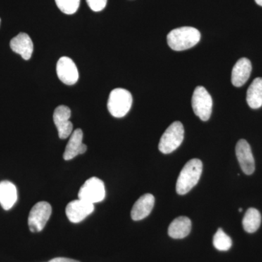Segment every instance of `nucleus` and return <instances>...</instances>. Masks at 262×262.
<instances>
[{
  "label": "nucleus",
  "mask_w": 262,
  "mask_h": 262,
  "mask_svg": "<svg viewBox=\"0 0 262 262\" xmlns=\"http://www.w3.org/2000/svg\"><path fill=\"white\" fill-rule=\"evenodd\" d=\"M201 32L194 27H184L173 29L168 33L167 42L175 51H182L194 47L200 42Z\"/></svg>",
  "instance_id": "obj_1"
},
{
  "label": "nucleus",
  "mask_w": 262,
  "mask_h": 262,
  "mask_svg": "<svg viewBox=\"0 0 262 262\" xmlns=\"http://www.w3.org/2000/svg\"><path fill=\"white\" fill-rule=\"evenodd\" d=\"M202 171L203 163L201 160L194 158L187 162L177 179V192L181 195L189 192L199 182Z\"/></svg>",
  "instance_id": "obj_2"
},
{
  "label": "nucleus",
  "mask_w": 262,
  "mask_h": 262,
  "mask_svg": "<svg viewBox=\"0 0 262 262\" xmlns=\"http://www.w3.org/2000/svg\"><path fill=\"white\" fill-rule=\"evenodd\" d=\"M132 95L127 90L114 89L108 96L107 108L110 113L117 118L125 117L132 106Z\"/></svg>",
  "instance_id": "obj_3"
},
{
  "label": "nucleus",
  "mask_w": 262,
  "mask_h": 262,
  "mask_svg": "<svg viewBox=\"0 0 262 262\" xmlns=\"http://www.w3.org/2000/svg\"><path fill=\"white\" fill-rule=\"evenodd\" d=\"M184 137V128L181 122H173L164 132L160 139L159 150L163 154H170L182 144Z\"/></svg>",
  "instance_id": "obj_4"
},
{
  "label": "nucleus",
  "mask_w": 262,
  "mask_h": 262,
  "mask_svg": "<svg viewBox=\"0 0 262 262\" xmlns=\"http://www.w3.org/2000/svg\"><path fill=\"white\" fill-rule=\"evenodd\" d=\"M192 106L194 114L203 121L209 120L212 113L213 100L211 95L203 86L194 89L192 98Z\"/></svg>",
  "instance_id": "obj_5"
},
{
  "label": "nucleus",
  "mask_w": 262,
  "mask_h": 262,
  "mask_svg": "<svg viewBox=\"0 0 262 262\" xmlns=\"http://www.w3.org/2000/svg\"><path fill=\"white\" fill-rule=\"evenodd\" d=\"M106 196L104 184L101 179L92 177L88 179L81 187L78 193L79 199L90 203H100Z\"/></svg>",
  "instance_id": "obj_6"
},
{
  "label": "nucleus",
  "mask_w": 262,
  "mask_h": 262,
  "mask_svg": "<svg viewBox=\"0 0 262 262\" xmlns=\"http://www.w3.org/2000/svg\"><path fill=\"white\" fill-rule=\"evenodd\" d=\"M52 213V207L47 202H39L29 213L28 225L32 232H41L46 227Z\"/></svg>",
  "instance_id": "obj_7"
},
{
  "label": "nucleus",
  "mask_w": 262,
  "mask_h": 262,
  "mask_svg": "<svg viewBox=\"0 0 262 262\" xmlns=\"http://www.w3.org/2000/svg\"><path fill=\"white\" fill-rule=\"evenodd\" d=\"M58 78L67 85H73L79 80V72L75 62L69 57H61L56 65Z\"/></svg>",
  "instance_id": "obj_8"
},
{
  "label": "nucleus",
  "mask_w": 262,
  "mask_h": 262,
  "mask_svg": "<svg viewBox=\"0 0 262 262\" xmlns=\"http://www.w3.org/2000/svg\"><path fill=\"white\" fill-rule=\"evenodd\" d=\"M94 211V204L82 200L70 202L66 208L67 218L72 223H80Z\"/></svg>",
  "instance_id": "obj_9"
},
{
  "label": "nucleus",
  "mask_w": 262,
  "mask_h": 262,
  "mask_svg": "<svg viewBox=\"0 0 262 262\" xmlns=\"http://www.w3.org/2000/svg\"><path fill=\"white\" fill-rule=\"evenodd\" d=\"M71 110L68 106L61 105L55 110L53 121L58 130L61 139H66L71 136L73 130V125L70 122Z\"/></svg>",
  "instance_id": "obj_10"
},
{
  "label": "nucleus",
  "mask_w": 262,
  "mask_h": 262,
  "mask_svg": "<svg viewBox=\"0 0 262 262\" xmlns=\"http://www.w3.org/2000/svg\"><path fill=\"white\" fill-rule=\"evenodd\" d=\"M236 156L243 171L246 175H251L255 170V160L251 146L245 139H241L235 148Z\"/></svg>",
  "instance_id": "obj_11"
},
{
  "label": "nucleus",
  "mask_w": 262,
  "mask_h": 262,
  "mask_svg": "<svg viewBox=\"0 0 262 262\" xmlns=\"http://www.w3.org/2000/svg\"><path fill=\"white\" fill-rule=\"evenodd\" d=\"M83 133L81 129H76L71 134L70 140L66 146L63 159L70 160L76 158L77 155H82L87 151V146L82 143Z\"/></svg>",
  "instance_id": "obj_12"
},
{
  "label": "nucleus",
  "mask_w": 262,
  "mask_h": 262,
  "mask_svg": "<svg viewBox=\"0 0 262 262\" xmlns=\"http://www.w3.org/2000/svg\"><path fill=\"white\" fill-rule=\"evenodd\" d=\"M12 51L20 55L24 60H29L34 51V45L28 34L20 33L10 43Z\"/></svg>",
  "instance_id": "obj_13"
},
{
  "label": "nucleus",
  "mask_w": 262,
  "mask_h": 262,
  "mask_svg": "<svg viewBox=\"0 0 262 262\" xmlns=\"http://www.w3.org/2000/svg\"><path fill=\"white\" fill-rule=\"evenodd\" d=\"M155 205V196L145 194L139 198L131 210V218L134 221L144 220L150 214Z\"/></svg>",
  "instance_id": "obj_14"
},
{
  "label": "nucleus",
  "mask_w": 262,
  "mask_h": 262,
  "mask_svg": "<svg viewBox=\"0 0 262 262\" xmlns=\"http://www.w3.org/2000/svg\"><path fill=\"white\" fill-rule=\"evenodd\" d=\"M252 65L249 59L241 58L234 66L232 72V83L235 87L244 85L251 76Z\"/></svg>",
  "instance_id": "obj_15"
},
{
  "label": "nucleus",
  "mask_w": 262,
  "mask_h": 262,
  "mask_svg": "<svg viewBox=\"0 0 262 262\" xmlns=\"http://www.w3.org/2000/svg\"><path fill=\"white\" fill-rule=\"evenodd\" d=\"M18 200L16 187L9 181L0 182V205L3 209L8 211L13 208Z\"/></svg>",
  "instance_id": "obj_16"
},
{
  "label": "nucleus",
  "mask_w": 262,
  "mask_h": 262,
  "mask_svg": "<svg viewBox=\"0 0 262 262\" xmlns=\"http://www.w3.org/2000/svg\"><path fill=\"white\" fill-rule=\"evenodd\" d=\"M192 222L188 217L179 216L170 223L168 234L174 239H182L190 233Z\"/></svg>",
  "instance_id": "obj_17"
},
{
  "label": "nucleus",
  "mask_w": 262,
  "mask_h": 262,
  "mask_svg": "<svg viewBox=\"0 0 262 262\" xmlns=\"http://www.w3.org/2000/svg\"><path fill=\"white\" fill-rule=\"evenodd\" d=\"M246 101L250 107L256 110L262 106V78L258 77L253 81L247 91Z\"/></svg>",
  "instance_id": "obj_18"
},
{
  "label": "nucleus",
  "mask_w": 262,
  "mask_h": 262,
  "mask_svg": "<svg viewBox=\"0 0 262 262\" xmlns=\"http://www.w3.org/2000/svg\"><path fill=\"white\" fill-rule=\"evenodd\" d=\"M261 222V215L256 208H248L243 220V226L246 232L253 233L259 228Z\"/></svg>",
  "instance_id": "obj_19"
},
{
  "label": "nucleus",
  "mask_w": 262,
  "mask_h": 262,
  "mask_svg": "<svg viewBox=\"0 0 262 262\" xmlns=\"http://www.w3.org/2000/svg\"><path fill=\"white\" fill-rule=\"evenodd\" d=\"M213 244L219 251H227L232 247V241L223 229L220 228L213 236Z\"/></svg>",
  "instance_id": "obj_20"
},
{
  "label": "nucleus",
  "mask_w": 262,
  "mask_h": 262,
  "mask_svg": "<svg viewBox=\"0 0 262 262\" xmlns=\"http://www.w3.org/2000/svg\"><path fill=\"white\" fill-rule=\"evenodd\" d=\"M57 7L62 13L67 15H72L79 9L80 0H55Z\"/></svg>",
  "instance_id": "obj_21"
},
{
  "label": "nucleus",
  "mask_w": 262,
  "mask_h": 262,
  "mask_svg": "<svg viewBox=\"0 0 262 262\" xmlns=\"http://www.w3.org/2000/svg\"><path fill=\"white\" fill-rule=\"evenodd\" d=\"M89 8L93 11L100 12L106 8L107 0H86Z\"/></svg>",
  "instance_id": "obj_22"
},
{
  "label": "nucleus",
  "mask_w": 262,
  "mask_h": 262,
  "mask_svg": "<svg viewBox=\"0 0 262 262\" xmlns=\"http://www.w3.org/2000/svg\"><path fill=\"white\" fill-rule=\"evenodd\" d=\"M48 262H80L77 261V260L72 259V258L58 257L54 258L51 259V261Z\"/></svg>",
  "instance_id": "obj_23"
},
{
  "label": "nucleus",
  "mask_w": 262,
  "mask_h": 262,
  "mask_svg": "<svg viewBox=\"0 0 262 262\" xmlns=\"http://www.w3.org/2000/svg\"><path fill=\"white\" fill-rule=\"evenodd\" d=\"M255 2H256V4L262 7V0H255Z\"/></svg>",
  "instance_id": "obj_24"
},
{
  "label": "nucleus",
  "mask_w": 262,
  "mask_h": 262,
  "mask_svg": "<svg viewBox=\"0 0 262 262\" xmlns=\"http://www.w3.org/2000/svg\"><path fill=\"white\" fill-rule=\"evenodd\" d=\"M242 211H243L242 208H239V212H242Z\"/></svg>",
  "instance_id": "obj_25"
},
{
  "label": "nucleus",
  "mask_w": 262,
  "mask_h": 262,
  "mask_svg": "<svg viewBox=\"0 0 262 262\" xmlns=\"http://www.w3.org/2000/svg\"><path fill=\"white\" fill-rule=\"evenodd\" d=\"M0 24H1V19H0Z\"/></svg>",
  "instance_id": "obj_26"
}]
</instances>
